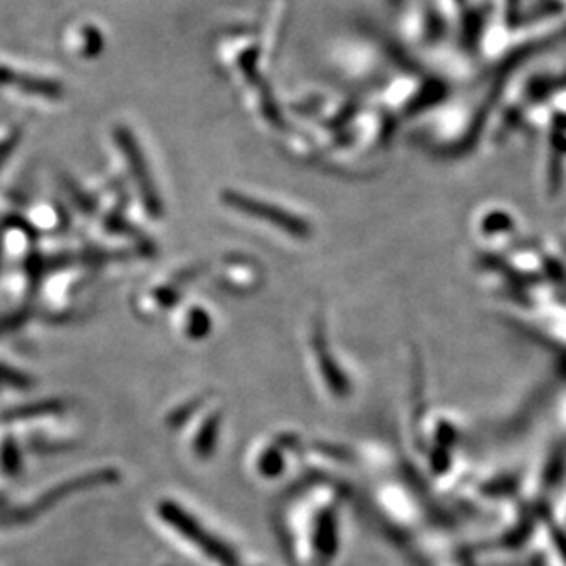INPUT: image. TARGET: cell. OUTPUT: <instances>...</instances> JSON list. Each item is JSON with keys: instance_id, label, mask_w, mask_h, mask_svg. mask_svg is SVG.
<instances>
[{"instance_id": "6da1fadb", "label": "cell", "mask_w": 566, "mask_h": 566, "mask_svg": "<svg viewBox=\"0 0 566 566\" xmlns=\"http://www.w3.org/2000/svg\"><path fill=\"white\" fill-rule=\"evenodd\" d=\"M116 139H118L119 149L124 153L125 160H127L130 171L134 172V182L138 186L145 209H147L153 217H160V195L156 191L155 182H153V177H150L149 166H147L145 156L142 155V149H139L138 142H136L133 133H130V128H116Z\"/></svg>"}, {"instance_id": "7a4b0ae2", "label": "cell", "mask_w": 566, "mask_h": 566, "mask_svg": "<svg viewBox=\"0 0 566 566\" xmlns=\"http://www.w3.org/2000/svg\"><path fill=\"white\" fill-rule=\"evenodd\" d=\"M15 147V139H8L4 144L0 145V167L4 164L6 158L10 155L11 150Z\"/></svg>"}]
</instances>
